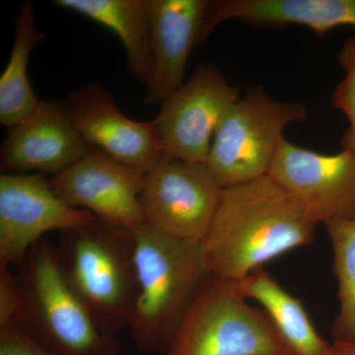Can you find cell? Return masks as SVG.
Segmentation results:
<instances>
[{
    "mask_svg": "<svg viewBox=\"0 0 355 355\" xmlns=\"http://www.w3.org/2000/svg\"><path fill=\"white\" fill-rule=\"evenodd\" d=\"M232 284L242 297L261 304L292 355H333V343L319 335L300 299L287 292L265 268Z\"/></svg>",
    "mask_w": 355,
    "mask_h": 355,
    "instance_id": "obj_16",
    "label": "cell"
},
{
    "mask_svg": "<svg viewBox=\"0 0 355 355\" xmlns=\"http://www.w3.org/2000/svg\"><path fill=\"white\" fill-rule=\"evenodd\" d=\"M15 323L55 355H121L118 338L105 336L60 272L55 247L40 240L17 268Z\"/></svg>",
    "mask_w": 355,
    "mask_h": 355,
    "instance_id": "obj_4",
    "label": "cell"
},
{
    "mask_svg": "<svg viewBox=\"0 0 355 355\" xmlns=\"http://www.w3.org/2000/svg\"><path fill=\"white\" fill-rule=\"evenodd\" d=\"M334 252L340 309L334 322V342L355 343V219L324 224Z\"/></svg>",
    "mask_w": 355,
    "mask_h": 355,
    "instance_id": "obj_19",
    "label": "cell"
},
{
    "mask_svg": "<svg viewBox=\"0 0 355 355\" xmlns=\"http://www.w3.org/2000/svg\"><path fill=\"white\" fill-rule=\"evenodd\" d=\"M151 26L153 71L146 106L162 105L184 85L191 51L202 44L207 0H146Z\"/></svg>",
    "mask_w": 355,
    "mask_h": 355,
    "instance_id": "obj_14",
    "label": "cell"
},
{
    "mask_svg": "<svg viewBox=\"0 0 355 355\" xmlns=\"http://www.w3.org/2000/svg\"><path fill=\"white\" fill-rule=\"evenodd\" d=\"M15 25L10 57L0 76V123L8 130L27 118L41 101L30 83L28 67L33 50L46 38L37 28L36 11L30 1L21 7Z\"/></svg>",
    "mask_w": 355,
    "mask_h": 355,
    "instance_id": "obj_18",
    "label": "cell"
},
{
    "mask_svg": "<svg viewBox=\"0 0 355 355\" xmlns=\"http://www.w3.org/2000/svg\"><path fill=\"white\" fill-rule=\"evenodd\" d=\"M58 268L105 336L128 329L139 295L135 231L95 217L60 233Z\"/></svg>",
    "mask_w": 355,
    "mask_h": 355,
    "instance_id": "obj_2",
    "label": "cell"
},
{
    "mask_svg": "<svg viewBox=\"0 0 355 355\" xmlns=\"http://www.w3.org/2000/svg\"><path fill=\"white\" fill-rule=\"evenodd\" d=\"M333 355H355V343H333Z\"/></svg>",
    "mask_w": 355,
    "mask_h": 355,
    "instance_id": "obj_23",
    "label": "cell"
},
{
    "mask_svg": "<svg viewBox=\"0 0 355 355\" xmlns=\"http://www.w3.org/2000/svg\"><path fill=\"white\" fill-rule=\"evenodd\" d=\"M74 127L90 146L123 164L147 172L163 155L155 120L133 121L97 83L72 91L64 102Z\"/></svg>",
    "mask_w": 355,
    "mask_h": 355,
    "instance_id": "obj_12",
    "label": "cell"
},
{
    "mask_svg": "<svg viewBox=\"0 0 355 355\" xmlns=\"http://www.w3.org/2000/svg\"><path fill=\"white\" fill-rule=\"evenodd\" d=\"M268 176L293 196L318 224L354 220V151L318 153L284 137Z\"/></svg>",
    "mask_w": 355,
    "mask_h": 355,
    "instance_id": "obj_10",
    "label": "cell"
},
{
    "mask_svg": "<svg viewBox=\"0 0 355 355\" xmlns=\"http://www.w3.org/2000/svg\"><path fill=\"white\" fill-rule=\"evenodd\" d=\"M135 239L139 295L128 330L137 350L164 355L210 275L200 244L146 225Z\"/></svg>",
    "mask_w": 355,
    "mask_h": 355,
    "instance_id": "obj_3",
    "label": "cell"
},
{
    "mask_svg": "<svg viewBox=\"0 0 355 355\" xmlns=\"http://www.w3.org/2000/svg\"><path fill=\"white\" fill-rule=\"evenodd\" d=\"M216 67L202 65L161 105L156 116L163 153L189 163L209 162L212 140L219 123L238 99Z\"/></svg>",
    "mask_w": 355,
    "mask_h": 355,
    "instance_id": "obj_9",
    "label": "cell"
},
{
    "mask_svg": "<svg viewBox=\"0 0 355 355\" xmlns=\"http://www.w3.org/2000/svg\"><path fill=\"white\" fill-rule=\"evenodd\" d=\"M146 175L91 146L84 157L50 182L55 195L69 207L135 231L146 225L140 205Z\"/></svg>",
    "mask_w": 355,
    "mask_h": 355,
    "instance_id": "obj_11",
    "label": "cell"
},
{
    "mask_svg": "<svg viewBox=\"0 0 355 355\" xmlns=\"http://www.w3.org/2000/svg\"><path fill=\"white\" fill-rule=\"evenodd\" d=\"M252 27L301 25L318 35L340 26H355V0H212L203 20L202 44L224 21Z\"/></svg>",
    "mask_w": 355,
    "mask_h": 355,
    "instance_id": "obj_15",
    "label": "cell"
},
{
    "mask_svg": "<svg viewBox=\"0 0 355 355\" xmlns=\"http://www.w3.org/2000/svg\"><path fill=\"white\" fill-rule=\"evenodd\" d=\"M19 307L17 273L0 268V329L15 323Z\"/></svg>",
    "mask_w": 355,
    "mask_h": 355,
    "instance_id": "obj_22",
    "label": "cell"
},
{
    "mask_svg": "<svg viewBox=\"0 0 355 355\" xmlns=\"http://www.w3.org/2000/svg\"><path fill=\"white\" fill-rule=\"evenodd\" d=\"M0 355H55L27 335L17 324L0 329Z\"/></svg>",
    "mask_w": 355,
    "mask_h": 355,
    "instance_id": "obj_21",
    "label": "cell"
},
{
    "mask_svg": "<svg viewBox=\"0 0 355 355\" xmlns=\"http://www.w3.org/2000/svg\"><path fill=\"white\" fill-rule=\"evenodd\" d=\"M307 120V110L296 102L249 91L230 107L212 140L209 165L222 189L268 176L284 130Z\"/></svg>",
    "mask_w": 355,
    "mask_h": 355,
    "instance_id": "obj_6",
    "label": "cell"
},
{
    "mask_svg": "<svg viewBox=\"0 0 355 355\" xmlns=\"http://www.w3.org/2000/svg\"><path fill=\"white\" fill-rule=\"evenodd\" d=\"M90 146L74 127L64 102L41 100L9 128L0 150L2 173L60 174L84 157Z\"/></svg>",
    "mask_w": 355,
    "mask_h": 355,
    "instance_id": "obj_13",
    "label": "cell"
},
{
    "mask_svg": "<svg viewBox=\"0 0 355 355\" xmlns=\"http://www.w3.org/2000/svg\"><path fill=\"white\" fill-rule=\"evenodd\" d=\"M222 190L209 165L163 153L146 172L140 195L146 226L200 244L216 216Z\"/></svg>",
    "mask_w": 355,
    "mask_h": 355,
    "instance_id": "obj_7",
    "label": "cell"
},
{
    "mask_svg": "<svg viewBox=\"0 0 355 355\" xmlns=\"http://www.w3.org/2000/svg\"><path fill=\"white\" fill-rule=\"evenodd\" d=\"M164 355H292L263 310L210 275Z\"/></svg>",
    "mask_w": 355,
    "mask_h": 355,
    "instance_id": "obj_5",
    "label": "cell"
},
{
    "mask_svg": "<svg viewBox=\"0 0 355 355\" xmlns=\"http://www.w3.org/2000/svg\"><path fill=\"white\" fill-rule=\"evenodd\" d=\"M318 223L270 176L223 189L200 243L209 275L235 284L297 248L314 241Z\"/></svg>",
    "mask_w": 355,
    "mask_h": 355,
    "instance_id": "obj_1",
    "label": "cell"
},
{
    "mask_svg": "<svg viewBox=\"0 0 355 355\" xmlns=\"http://www.w3.org/2000/svg\"><path fill=\"white\" fill-rule=\"evenodd\" d=\"M118 35L127 51L130 76L147 85L153 71L151 26L146 0H55Z\"/></svg>",
    "mask_w": 355,
    "mask_h": 355,
    "instance_id": "obj_17",
    "label": "cell"
},
{
    "mask_svg": "<svg viewBox=\"0 0 355 355\" xmlns=\"http://www.w3.org/2000/svg\"><path fill=\"white\" fill-rule=\"evenodd\" d=\"M338 62L345 70V79L336 86L331 101L349 118L350 127L343 135V148L355 153V38L343 44Z\"/></svg>",
    "mask_w": 355,
    "mask_h": 355,
    "instance_id": "obj_20",
    "label": "cell"
},
{
    "mask_svg": "<svg viewBox=\"0 0 355 355\" xmlns=\"http://www.w3.org/2000/svg\"><path fill=\"white\" fill-rule=\"evenodd\" d=\"M87 210L62 202L40 173L0 175V268H18L44 235L93 220Z\"/></svg>",
    "mask_w": 355,
    "mask_h": 355,
    "instance_id": "obj_8",
    "label": "cell"
}]
</instances>
